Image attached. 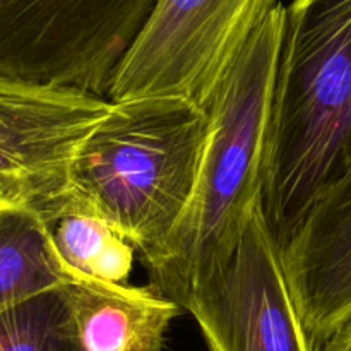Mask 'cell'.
Segmentation results:
<instances>
[{"instance_id":"obj_4","label":"cell","mask_w":351,"mask_h":351,"mask_svg":"<svg viewBox=\"0 0 351 351\" xmlns=\"http://www.w3.org/2000/svg\"><path fill=\"white\" fill-rule=\"evenodd\" d=\"M158 0H0V81L106 98Z\"/></svg>"},{"instance_id":"obj_12","label":"cell","mask_w":351,"mask_h":351,"mask_svg":"<svg viewBox=\"0 0 351 351\" xmlns=\"http://www.w3.org/2000/svg\"><path fill=\"white\" fill-rule=\"evenodd\" d=\"M0 351H82L67 285L0 312Z\"/></svg>"},{"instance_id":"obj_5","label":"cell","mask_w":351,"mask_h":351,"mask_svg":"<svg viewBox=\"0 0 351 351\" xmlns=\"http://www.w3.org/2000/svg\"><path fill=\"white\" fill-rule=\"evenodd\" d=\"M281 0H158L106 98H180L208 110L252 34Z\"/></svg>"},{"instance_id":"obj_11","label":"cell","mask_w":351,"mask_h":351,"mask_svg":"<svg viewBox=\"0 0 351 351\" xmlns=\"http://www.w3.org/2000/svg\"><path fill=\"white\" fill-rule=\"evenodd\" d=\"M69 283L45 219L0 208V312Z\"/></svg>"},{"instance_id":"obj_13","label":"cell","mask_w":351,"mask_h":351,"mask_svg":"<svg viewBox=\"0 0 351 351\" xmlns=\"http://www.w3.org/2000/svg\"><path fill=\"white\" fill-rule=\"evenodd\" d=\"M317 351H351V319L346 321Z\"/></svg>"},{"instance_id":"obj_2","label":"cell","mask_w":351,"mask_h":351,"mask_svg":"<svg viewBox=\"0 0 351 351\" xmlns=\"http://www.w3.org/2000/svg\"><path fill=\"white\" fill-rule=\"evenodd\" d=\"M350 165L351 0H290L261 201L280 250Z\"/></svg>"},{"instance_id":"obj_10","label":"cell","mask_w":351,"mask_h":351,"mask_svg":"<svg viewBox=\"0 0 351 351\" xmlns=\"http://www.w3.org/2000/svg\"><path fill=\"white\" fill-rule=\"evenodd\" d=\"M45 223L69 278L125 283L137 249L89 202L71 191Z\"/></svg>"},{"instance_id":"obj_7","label":"cell","mask_w":351,"mask_h":351,"mask_svg":"<svg viewBox=\"0 0 351 351\" xmlns=\"http://www.w3.org/2000/svg\"><path fill=\"white\" fill-rule=\"evenodd\" d=\"M184 308L197 322L209 351H315L263 209L252 216L232 256L194 288Z\"/></svg>"},{"instance_id":"obj_8","label":"cell","mask_w":351,"mask_h":351,"mask_svg":"<svg viewBox=\"0 0 351 351\" xmlns=\"http://www.w3.org/2000/svg\"><path fill=\"white\" fill-rule=\"evenodd\" d=\"M281 261L317 351L351 319V165L312 204Z\"/></svg>"},{"instance_id":"obj_9","label":"cell","mask_w":351,"mask_h":351,"mask_svg":"<svg viewBox=\"0 0 351 351\" xmlns=\"http://www.w3.org/2000/svg\"><path fill=\"white\" fill-rule=\"evenodd\" d=\"M82 351H163L173 300L151 288L74 274L67 285Z\"/></svg>"},{"instance_id":"obj_6","label":"cell","mask_w":351,"mask_h":351,"mask_svg":"<svg viewBox=\"0 0 351 351\" xmlns=\"http://www.w3.org/2000/svg\"><path fill=\"white\" fill-rule=\"evenodd\" d=\"M110 108L88 93L0 81V208L55 213L79 147Z\"/></svg>"},{"instance_id":"obj_3","label":"cell","mask_w":351,"mask_h":351,"mask_svg":"<svg viewBox=\"0 0 351 351\" xmlns=\"http://www.w3.org/2000/svg\"><path fill=\"white\" fill-rule=\"evenodd\" d=\"M206 132L208 112L185 99L112 101L79 147L71 191L149 259L187 209Z\"/></svg>"},{"instance_id":"obj_1","label":"cell","mask_w":351,"mask_h":351,"mask_svg":"<svg viewBox=\"0 0 351 351\" xmlns=\"http://www.w3.org/2000/svg\"><path fill=\"white\" fill-rule=\"evenodd\" d=\"M285 14L281 2L264 19L206 110L208 132L191 201L167 243L144 261L158 291L180 308L226 263L261 209Z\"/></svg>"}]
</instances>
